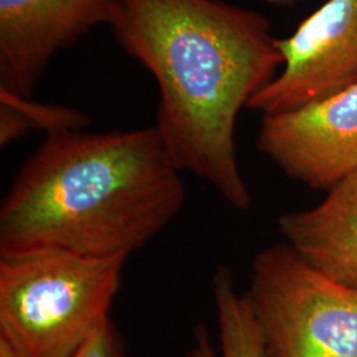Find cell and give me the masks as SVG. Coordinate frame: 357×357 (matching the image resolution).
Returning <instances> with one entry per match:
<instances>
[{"instance_id":"1","label":"cell","mask_w":357,"mask_h":357,"mask_svg":"<svg viewBox=\"0 0 357 357\" xmlns=\"http://www.w3.org/2000/svg\"><path fill=\"white\" fill-rule=\"evenodd\" d=\"M107 26L158 82L155 128L171 163L249 209L234 132L283 66L268 19L221 0H115Z\"/></svg>"},{"instance_id":"2","label":"cell","mask_w":357,"mask_h":357,"mask_svg":"<svg viewBox=\"0 0 357 357\" xmlns=\"http://www.w3.org/2000/svg\"><path fill=\"white\" fill-rule=\"evenodd\" d=\"M181 172L155 126L47 137L0 206V258H126L175 220Z\"/></svg>"},{"instance_id":"3","label":"cell","mask_w":357,"mask_h":357,"mask_svg":"<svg viewBox=\"0 0 357 357\" xmlns=\"http://www.w3.org/2000/svg\"><path fill=\"white\" fill-rule=\"evenodd\" d=\"M126 258H0V336L26 357H73L106 321Z\"/></svg>"},{"instance_id":"4","label":"cell","mask_w":357,"mask_h":357,"mask_svg":"<svg viewBox=\"0 0 357 357\" xmlns=\"http://www.w3.org/2000/svg\"><path fill=\"white\" fill-rule=\"evenodd\" d=\"M246 295L268 357H357V290L321 275L287 243L255 255Z\"/></svg>"},{"instance_id":"5","label":"cell","mask_w":357,"mask_h":357,"mask_svg":"<svg viewBox=\"0 0 357 357\" xmlns=\"http://www.w3.org/2000/svg\"><path fill=\"white\" fill-rule=\"evenodd\" d=\"M277 47L282 72L252 97V110L280 114L356 85L357 0L326 1Z\"/></svg>"},{"instance_id":"6","label":"cell","mask_w":357,"mask_h":357,"mask_svg":"<svg viewBox=\"0 0 357 357\" xmlns=\"http://www.w3.org/2000/svg\"><path fill=\"white\" fill-rule=\"evenodd\" d=\"M258 150L310 188H331L357 171V84L280 114L264 115Z\"/></svg>"},{"instance_id":"7","label":"cell","mask_w":357,"mask_h":357,"mask_svg":"<svg viewBox=\"0 0 357 357\" xmlns=\"http://www.w3.org/2000/svg\"><path fill=\"white\" fill-rule=\"evenodd\" d=\"M115 0H0V89L31 98L52 56L93 26Z\"/></svg>"},{"instance_id":"8","label":"cell","mask_w":357,"mask_h":357,"mask_svg":"<svg viewBox=\"0 0 357 357\" xmlns=\"http://www.w3.org/2000/svg\"><path fill=\"white\" fill-rule=\"evenodd\" d=\"M286 243L326 278L357 290V171L319 205L280 217Z\"/></svg>"},{"instance_id":"9","label":"cell","mask_w":357,"mask_h":357,"mask_svg":"<svg viewBox=\"0 0 357 357\" xmlns=\"http://www.w3.org/2000/svg\"><path fill=\"white\" fill-rule=\"evenodd\" d=\"M212 296L216 308L218 348L208 328L200 324L195 328L193 344L187 357H268L248 295L238 291L229 268H217L212 278Z\"/></svg>"},{"instance_id":"10","label":"cell","mask_w":357,"mask_h":357,"mask_svg":"<svg viewBox=\"0 0 357 357\" xmlns=\"http://www.w3.org/2000/svg\"><path fill=\"white\" fill-rule=\"evenodd\" d=\"M0 103L13 106L22 114L29 134L32 131H44L51 137L69 131H82L90 122L88 115L73 107L35 102L31 98L19 97L6 90L0 89Z\"/></svg>"},{"instance_id":"11","label":"cell","mask_w":357,"mask_h":357,"mask_svg":"<svg viewBox=\"0 0 357 357\" xmlns=\"http://www.w3.org/2000/svg\"><path fill=\"white\" fill-rule=\"evenodd\" d=\"M73 357H128L121 332L110 319Z\"/></svg>"},{"instance_id":"12","label":"cell","mask_w":357,"mask_h":357,"mask_svg":"<svg viewBox=\"0 0 357 357\" xmlns=\"http://www.w3.org/2000/svg\"><path fill=\"white\" fill-rule=\"evenodd\" d=\"M0 357H26L16 345L8 339L0 336Z\"/></svg>"},{"instance_id":"13","label":"cell","mask_w":357,"mask_h":357,"mask_svg":"<svg viewBox=\"0 0 357 357\" xmlns=\"http://www.w3.org/2000/svg\"><path fill=\"white\" fill-rule=\"evenodd\" d=\"M265 1L268 4H274V6H281V7H289L293 6L295 3H298L299 0H261Z\"/></svg>"}]
</instances>
